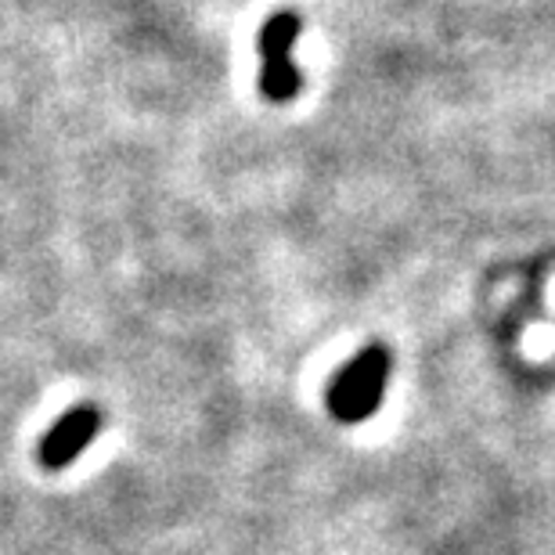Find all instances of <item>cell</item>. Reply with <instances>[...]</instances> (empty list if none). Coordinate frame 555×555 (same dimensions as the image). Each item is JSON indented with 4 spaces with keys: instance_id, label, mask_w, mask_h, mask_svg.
I'll list each match as a JSON object with an SVG mask.
<instances>
[{
    "instance_id": "cell-1",
    "label": "cell",
    "mask_w": 555,
    "mask_h": 555,
    "mask_svg": "<svg viewBox=\"0 0 555 555\" xmlns=\"http://www.w3.org/2000/svg\"><path fill=\"white\" fill-rule=\"evenodd\" d=\"M390 350L372 343L364 347L358 358L347 361L339 369V375L328 386V412L343 426H353V422H364L379 412L386 383H390Z\"/></svg>"
},
{
    "instance_id": "cell-2",
    "label": "cell",
    "mask_w": 555,
    "mask_h": 555,
    "mask_svg": "<svg viewBox=\"0 0 555 555\" xmlns=\"http://www.w3.org/2000/svg\"><path fill=\"white\" fill-rule=\"evenodd\" d=\"M299 29H304V22H299L296 11H278V15L268 18V26L260 29V91L268 102H293L299 94L304 76H299L293 62Z\"/></svg>"
},
{
    "instance_id": "cell-3",
    "label": "cell",
    "mask_w": 555,
    "mask_h": 555,
    "mask_svg": "<svg viewBox=\"0 0 555 555\" xmlns=\"http://www.w3.org/2000/svg\"><path fill=\"white\" fill-rule=\"evenodd\" d=\"M98 429H102V412H98L94 404H80V408H73V412H65L48 429V437L40 440L43 469H65L87 443H94Z\"/></svg>"
}]
</instances>
